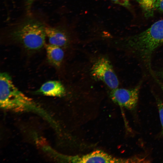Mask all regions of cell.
<instances>
[{"label": "cell", "mask_w": 163, "mask_h": 163, "mask_svg": "<svg viewBox=\"0 0 163 163\" xmlns=\"http://www.w3.org/2000/svg\"><path fill=\"white\" fill-rule=\"evenodd\" d=\"M35 0H27V9H29L32 4Z\"/></svg>", "instance_id": "14"}, {"label": "cell", "mask_w": 163, "mask_h": 163, "mask_svg": "<svg viewBox=\"0 0 163 163\" xmlns=\"http://www.w3.org/2000/svg\"><path fill=\"white\" fill-rule=\"evenodd\" d=\"M114 3L126 7L129 6V0H111Z\"/></svg>", "instance_id": "12"}, {"label": "cell", "mask_w": 163, "mask_h": 163, "mask_svg": "<svg viewBox=\"0 0 163 163\" xmlns=\"http://www.w3.org/2000/svg\"><path fill=\"white\" fill-rule=\"evenodd\" d=\"M155 9L163 12V0H157L155 5Z\"/></svg>", "instance_id": "13"}, {"label": "cell", "mask_w": 163, "mask_h": 163, "mask_svg": "<svg viewBox=\"0 0 163 163\" xmlns=\"http://www.w3.org/2000/svg\"><path fill=\"white\" fill-rule=\"evenodd\" d=\"M0 105L3 109L16 112L31 111L42 113L32 99L19 91L6 72L0 75Z\"/></svg>", "instance_id": "1"}, {"label": "cell", "mask_w": 163, "mask_h": 163, "mask_svg": "<svg viewBox=\"0 0 163 163\" xmlns=\"http://www.w3.org/2000/svg\"><path fill=\"white\" fill-rule=\"evenodd\" d=\"M47 56L49 62L56 67H59L64 57L61 47L49 44L46 45Z\"/></svg>", "instance_id": "9"}, {"label": "cell", "mask_w": 163, "mask_h": 163, "mask_svg": "<svg viewBox=\"0 0 163 163\" xmlns=\"http://www.w3.org/2000/svg\"><path fill=\"white\" fill-rule=\"evenodd\" d=\"M37 93L48 96L61 97L65 94V90L60 82L50 81L43 84Z\"/></svg>", "instance_id": "8"}, {"label": "cell", "mask_w": 163, "mask_h": 163, "mask_svg": "<svg viewBox=\"0 0 163 163\" xmlns=\"http://www.w3.org/2000/svg\"><path fill=\"white\" fill-rule=\"evenodd\" d=\"M156 101L162 128L161 134L163 138V102L159 99H157Z\"/></svg>", "instance_id": "11"}, {"label": "cell", "mask_w": 163, "mask_h": 163, "mask_svg": "<svg viewBox=\"0 0 163 163\" xmlns=\"http://www.w3.org/2000/svg\"><path fill=\"white\" fill-rule=\"evenodd\" d=\"M68 159V160L72 162L77 163L128 162L127 158H115L99 150H97L81 156L70 157Z\"/></svg>", "instance_id": "6"}, {"label": "cell", "mask_w": 163, "mask_h": 163, "mask_svg": "<svg viewBox=\"0 0 163 163\" xmlns=\"http://www.w3.org/2000/svg\"><path fill=\"white\" fill-rule=\"evenodd\" d=\"M45 32L50 44L61 47L66 45L68 42V35L62 30L45 26Z\"/></svg>", "instance_id": "7"}, {"label": "cell", "mask_w": 163, "mask_h": 163, "mask_svg": "<svg viewBox=\"0 0 163 163\" xmlns=\"http://www.w3.org/2000/svg\"><path fill=\"white\" fill-rule=\"evenodd\" d=\"M128 43L134 52L144 60L149 61L155 50L163 44V19L130 37Z\"/></svg>", "instance_id": "2"}, {"label": "cell", "mask_w": 163, "mask_h": 163, "mask_svg": "<svg viewBox=\"0 0 163 163\" xmlns=\"http://www.w3.org/2000/svg\"><path fill=\"white\" fill-rule=\"evenodd\" d=\"M140 86L131 89L117 88L110 94L112 100L119 106L129 110H134L137 104Z\"/></svg>", "instance_id": "5"}, {"label": "cell", "mask_w": 163, "mask_h": 163, "mask_svg": "<svg viewBox=\"0 0 163 163\" xmlns=\"http://www.w3.org/2000/svg\"></svg>", "instance_id": "15"}, {"label": "cell", "mask_w": 163, "mask_h": 163, "mask_svg": "<svg viewBox=\"0 0 163 163\" xmlns=\"http://www.w3.org/2000/svg\"><path fill=\"white\" fill-rule=\"evenodd\" d=\"M142 8L145 17L149 18L153 16L157 0H136Z\"/></svg>", "instance_id": "10"}, {"label": "cell", "mask_w": 163, "mask_h": 163, "mask_svg": "<svg viewBox=\"0 0 163 163\" xmlns=\"http://www.w3.org/2000/svg\"><path fill=\"white\" fill-rule=\"evenodd\" d=\"M45 26L34 19L27 20L15 28L11 35L26 49L37 50L42 47L46 37Z\"/></svg>", "instance_id": "3"}, {"label": "cell", "mask_w": 163, "mask_h": 163, "mask_svg": "<svg viewBox=\"0 0 163 163\" xmlns=\"http://www.w3.org/2000/svg\"><path fill=\"white\" fill-rule=\"evenodd\" d=\"M92 75L97 79L102 81L110 88H118L119 81L112 66L108 59L101 58L93 66Z\"/></svg>", "instance_id": "4"}]
</instances>
